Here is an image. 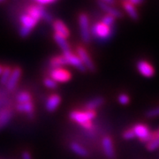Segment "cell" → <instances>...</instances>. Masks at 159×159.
I'll return each instance as SVG.
<instances>
[{
    "label": "cell",
    "mask_w": 159,
    "mask_h": 159,
    "mask_svg": "<svg viewBox=\"0 0 159 159\" xmlns=\"http://www.w3.org/2000/svg\"><path fill=\"white\" fill-rule=\"evenodd\" d=\"M21 75V69L19 68V67H15V68L12 70L11 74V77L8 80V83H7V89L9 90H12L14 89V88L17 85L18 81L20 80V77Z\"/></svg>",
    "instance_id": "14"
},
{
    "label": "cell",
    "mask_w": 159,
    "mask_h": 159,
    "mask_svg": "<svg viewBox=\"0 0 159 159\" xmlns=\"http://www.w3.org/2000/svg\"><path fill=\"white\" fill-rule=\"evenodd\" d=\"M70 148H71V149L74 151V153L76 154V155H78V156H80V157H87L89 155L88 150L84 147H82L81 145H80L79 143H76V142L71 143Z\"/></svg>",
    "instance_id": "20"
},
{
    "label": "cell",
    "mask_w": 159,
    "mask_h": 159,
    "mask_svg": "<svg viewBox=\"0 0 159 159\" xmlns=\"http://www.w3.org/2000/svg\"><path fill=\"white\" fill-rule=\"evenodd\" d=\"M103 103H104L103 97H97L93 98V99H91L90 101H89L86 103V109L88 111H95L97 108L102 106Z\"/></svg>",
    "instance_id": "18"
},
{
    "label": "cell",
    "mask_w": 159,
    "mask_h": 159,
    "mask_svg": "<svg viewBox=\"0 0 159 159\" xmlns=\"http://www.w3.org/2000/svg\"><path fill=\"white\" fill-rule=\"evenodd\" d=\"M129 2L134 6H136L137 5H141V4H142V1H141V0H131Z\"/></svg>",
    "instance_id": "33"
},
{
    "label": "cell",
    "mask_w": 159,
    "mask_h": 159,
    "mask_svg": "<svg viewBox=\"0 0 159 159\" xmlns=\"http://www.w3.org/2000/svg\"><path fill=\"white\" fill-rule=\"evenodd\" d=\"M91 34L98 39L106 40L108 39L109 37H111V35L112 34V30H111V28L102 24V22H98L96 23L92 27Z\"/></svg>",
    "instance_id": "3"
},
{
    "label": "cell",
    "mask_w": 159,
    "mask_h": 159,
    "mask_svg": "<svg viewBox=\"0 0 159 159\" xmlns=\"http://www.w3.org/2000/svg\"><path fill=\"white\" fill-rule=\"evenodd\" d=\"M45 11L43 6L36 5V6H32L27 9V14H29L30 17H32L36 21H39L40 20L43 18V12Z\"/></svg>",
    "instance_id": "13"
},
{
    "label": "cell",
    "mask_w": 159,
    "mask_h": 159,
    "mask_svg": "<svg viewBox=\"0 0 159 159\" xmlns=\"http://www.w3.org/2000/svg\"><path fill=\"white\" fill-rule=\"evenodd\" d=\"M38 21H36L32 17H30L29 14L25 13L20 16V23H21V28L20 30V34L21 37H27L31 30L34 29V26L37 24Z\"/></svg>",
    "instance_id": "4"
},
{
    "label": "cell",
    "mask_w": 159,
    "mask_h": 159,
    "mask_svg": "<svg viewBox=\"0 0 159 159\" xmlns=\"http://www.w3.org/2000/svg\"><path fill=\"white\" fill-rule=\"evenodd\" d=\"M55 3L54 0H38L36 1V4L37 5H40V6H43L44 5H50V4H53Z\"/></svg>",
    "instance_id": "31"
},
{
    "label": "cell",
    "mask_w": 159,
    "mask_h": 159,
    "mask_svg": "<svg viewBox=\"0 0 159 159\" xmlns=\"http://www.w3.org/2000/svg\"><path fill=\"white\" fill-rule=\"evenodd\" d=\"M4 67H3V66H0V76H1V75H2V74H3V72H4Z\"/></svg>",
    "instance_id": "35"
},
{
    "label": "cell",
    "mask_w": 159,
    "mask_h": 159,
    "mask_svg": "<svg viewBox=\"0 0 159 159\" xmlns=\"http://www.w3.org/2000/svg\"><path fill=\"white\" fill-rule=\"evenodd\" d=\"M146 148L149 151H154L159 148V139H151L146 143Z\"/></svg>",
    "instance_id": "25"
},
{
    "label": "cell",
    "mask_w": 159,
    "mask_h": 159,
    "mask_svg": "<svg viewBox=\"0 0 159 159\" xmlns=\"http://www.w3.org/2000/svg\"><path fill=\"white\" fill-rule=\"evenodd\" d=\"M102 146L103 153L109 159L115 158V149L111 138L109 136L103 137L102 141Z\"/></svg>",
    "instance_id": "10"
},
{
    "label": "cell",
    "mask_w": 159,
    "mask_h": 159,
    "mask_svg": "<svg viewBox=\"0 0 159 159\" xmlns=\"http://www.w3.org/2000/svg\"><path fill=\"white\" fill-rule=\"evenodd\" d=\"M11 72H12V70L10 67H6V68L4 69V72H3V74L1 75V78H0V83L2 85H7L8 80L10 79V77H11Z\"/></svg>",
    "instance_id": "23"
},
{
    "label": "cell",
    "mask_w": 159,
    "mask_h": 159,
    "mask_svg": "<svg viewBox=\"0 0 159 159\" xmlns=\"http://www.w3.org/2000/svg\"><path fill=\"white\" fill-rule=\"evenodd\" d=\"M60 102H61V97L58 95H56V94L51 95V97L47 99V102H46L47 111L50 112L54 111L58 107V105L60 104Z\"/></svg>",
    "instance_id": "15"
},
{
    "label": "cell",
    "mask_w": 159,
    "mask_h": 159,
    "mask_svg": "<svg viewBox=\"0 0 159 159\" xmlns=\"http://www.w3.org/2000/svg\"><path fill=\"white\" fill-rule=\"evenodd\" d=\"M43 83L48 89H55L57 87V82L55 80H53L51 78H47V79L44 80Z\"/></svg>",
    "instance_id": "27"
},
{
    "label": "cell",
    "mask_w": 159,
    "mask_h": 159,
    "mask_svg": "<svg viewBox=\"0 0 159 159\" xmlns=\"http://www.w3.org/2000/svg\"><path fill=\"white\" fill-rule=\"evenodd\" d=\"M98 6L99 7L102 9V11L106 13V15H110V16H112L113 18H121L123 17V14L122 12L119 11V9L112 7L110 5H107L106 3H104L103 1H100L98 2Z\"/></svg>",
    "instance_id": "11"
},
{
    "label": "cell",
    "mask_w": 159,
    "mask_h": 159,
    "mask_svg": "<svg viewBox=\"0 0 159 159\" xmlns=\"http://www.w3.org/2000/svg\"><path fill=\"white\" fill-rule=\"evenodd\" d=\"M151 139H159V129L151 134V136H150L149 140H151Z\"/></svg>",
    "instance_id": "32"
},
{
    "label": "cell",
    "mask_w": 159,
    "mask_h": 159,
    "mask_svg": "<svg viewBox=\"0 0 159 159\" xmlns=\"http://www.w3.org/2000/svg\"><path fill=\"white\" fill-rule=\"evenodd\" d=\"M11 117H12V111L11 109H0V129L3 128L10 121Z\"/></svg>",
    "instance_id": "16"
},
{
    "label": "cell",
    "mask_w": 159,
    "mask_h": 159,
    "mask_svg": "<svg viewBox=\"0 0 159 159\" xmlns=\"http://www.w3.org/2000/svg\"><path fill=\"white\" fill-rule=\"evenodd\" d=\"M53 29L55 31V34H58L60 36H62L64 38H67L70 34L68 28L66 27V25L63 22L62 20H57L53 22Z\"/></svg>",
    "instance_id": "12"
},
{
    "label": "cell",
    "mask_w": 159,
    "mask_h": 159,
    "mask_svg": "<svg viewBox=\"0 0 159 159\" xmlns=\"http://www.w3.org/2000/svg\"><path fill=\"white\" fill-rule=\"evenodd\" d=\"M63 56L66 59L67 64L74 66L75 68L80 70V72H85V66L83 65V63L81 62V60L80 59L78 55H75V54H74L73 52H71V51H67V52H64L63 53Z\"/></svg>",
    "instance_id": "7"
},
{
    "label": "cell",
    "mask_w": 159,
    "mask_h": 159,
    "mask_svg": "<svg viewBox=\"0 0 159 159\" xmlns=\"http://www.w3.org/2000/svg\"><path fill=\"white\" fill-rule=\"evenodd\" d=\"M137 70L142 76L146 78H151L155 74L154 67L151 66V64L145 60H140L137 63Z\"/></svg>",
    "instance_id": "9"
},
{
    "label": "cell",
    "mask_w": 159,
    "mask_h": 159,
    "mask_svg": "<svg viewBox=\"0 0 159 159\" xmlns=\"http://www.w3.org/2000/svg\"><path fill=\"white\" fill-rule=\"evenodd\" d=\"M101 22H102V24H104V25L110 27V28H111L112 25L114 24V22H115V18H113L112 16H110V15H105V16L102 19Z\"/></svg>",
    "instance_id": "26"
},
{
    "label": "cell",
    "mask_w": 159,
    "mask_h": 159,
    "mask_svg": "<svg viewBox=\"0 0 159 159\" xmlns=\"http://www.w3.org/2000/svg\"><path fill=\"white\" fill-rule=\"evenodd\" d=\"M50 74L51 79L56 82H66L71 79V74L64 68L52 69Z\"/></svg>",
    "instance_id": "8"
},
{
    "label": "cell",
    "mask_w": 159,
    "mask_h": 159,
    "mask_svg": "<svg viewBox=\"0 0 159 159\" xmlns=\"http://www.w3.org/2000/svg\"><path fill=\"white\" fill-rule=\"evenodd\" d=\"M123 7H124L125 11H126V13L128 14V16H129L132 20H137L139 19V13H138V11H137L136 6L132 5L129 1L123 2Z\"/></svg>",
    "instance_id": "17"
},
{
    "label": "cell",
    "mask_w": 159,
    "mask_h": 159,
    "mask_svg": "<svg viewBox=\"0 0 159 159\" xmlns=\"http://www.w3.org/2000/svg\"><path fill=\"white\" fill-rule=\"evenodd\" d=\"M67 65L66 59L65 58L64 56H57V57H52L51 59V66L53 69L61 68L62 66Z\"/></svg>",
    "instance_id": "22"
},
{
    "label": "cell",
    "mask_w": 159,
    "mask_h": 159,
    "mask_svg": "<svg viewBox=\"0 0 159 159\" xmlns=\"http://www.w3.org/2000/svg\"><path fill=\"white\" fill-rule=\"evenodd\" d=\"M118 101H119L120 104L126 105V104H128L129 102H130V98H129V97L127 95H125V94H120L119 97H118Z\"/></svg>",
    "instance_id": "28"
},
{
    "label": "cell",
    "mask_w": 159,
    "mask_h": 159,
    "mask_svg": "<svg viewBox=\"0 0 159 159\" xmlns=\"http://www.w3.org/2000/svg\"><path fill=\"white\" fill-rule=\"evenodd\" d=\"M146 117H148V118H156V117H159V107L148 110V111L146 112Z\"/></svg>",
    "instance_id": "29"
},
{
    "label": "cell",
    "mask_w": 159,
    "mask_h": 159,
    "mask_svg": "<svg viewBox=\"0 0 159 159\" xmlns=\"http://www.w3.org/2000/svg\"><path fill=\"white\" fill-rule=\"evenodd\" d=\"M22 159H32V157L29 152H24L22 154Z\"/></svg>",
    "instance_id": "34"
},
{
    "label": "cell",
    "mask_w": 159,
    "mask_h": 159,
    "mask_svg": "<svg viewBox=\"0 0 159 159\" xmlns=\"http://www.w3.org/2000/svg\"><path fill=\"white\" fill-rule=\"evenodd\" d=\"M123 138H124L125 140H132V139L135 138V134H134L133 129L130 128V129L125 130V132L123 133Z\"/></svg>",
    "instance_id": "30"
},
{
    "label": "cell",
    "mask_w": 159,
    "mask_h": 159,
    "mask_svg": "<svg viewBox=\"0 0 159 159\" xmlns=\"http://www.w3.org/2000/svg\"><path fill=\"white\" fill-rule=\"evenodd\" d=\"M77 55L80 57V59L81 60V62L83 63V65L85 66L86 69H89L91 72H95L96 70V66L93 62V60L91 59L89 54L88 53V51L81 46H79L77 48Z\"/></svg>",
    "instance_id": "6"
},
{
    "label": "cell",
    "mask_w": 159,
    "mask_h": 159,
    "mask_svg": "<svg viewBox=\"0 0 159 159\" xmlns=\"http://www.w3.org/2000/svg\"><path fill=\"white\" fill-rule=\"evenodd\" d=\"M96 115L95 111H74L70 113V119L82 125V127L90 129L92 126L91 120L96 118Z\"/></svg>",
    "instance_id": "1"
},
{
    "label": "cell",
    "mask_w": 159,
    "mask_h": 159,
    "mask_svg": "<svg viewBox=\"0 0 159 159\" xmlns=\"http://www.w3.org/2000/svg\"><path fill=\"white\" fill-rule=\"evenodd\" d=\"M132 129L135 134V137L139 138L141 141L144 142H148L149 141L152 133L150 132L149 128L146 125L136 124L132 127Z\"/></svg>",
    "instance_id": "5"
},
{
    "label": "cell",
    "mask_w": 159,
    "mask_h": 159,
    "mask_svg": "<svg viewBox=\"0 0 159 159\" xmlns=\"http://www.w3.org/2000/svg\"><path fill=\"white\" fill-rule=\"evenodd\" d=\"M54 40L57 43V45L61 48V50L63 51V53L70 51V46H69L68 43H67V41H66V38H64V37L58 35V34H54Z\"/></svg>",
    "instance_id": "21"
},
{
    "label": "cell",
    "mask_w": 159,
    "mask_h": 159,
    "mask_svg": "<svg viewBox=\"0 0 159 159\" xmlns=\"http://www.w3.org/2000/svg\"><path fill=\"white\" fill-rule=\"evenodd\" d=\"M79 24L80 29V35L82 41L88 43L91 40V29L89 28V20L88 15L81 13L79 16Z\"/></svg>",
    "instance_id": "2"
},
{
    "label": "cell",
    "mask_w": 159,
    "mask_h": 159,
    "mask_svg": "<svg viewBox=\"0 0 159 159\" xmlns=\"http://www.w3.org/2000/svg\"><path fill=\"white\" fill-rule=\"evenodd\" d=\"M19 103H27L31 102V96L27 92H20L16 97Z\"/></svg>",
    "instance_id": "24"
},
{
    "label": "cell",
    "mask_w": 159,
    "mask_h": 159,
    "mask_svg": "<svg viewBox=\"0 0 159 159\" xmlns=\"http://www.w3.org/2000/svg\"><path fill=\"white\" fill-rule=\"evenodd\" d=\"M17 111H20V112H26L32 117L33 116V111H34V104L32 102H27V103H18L16 106Z\"/></svg>",
    "instance_id": "19"
}]
</instances>
